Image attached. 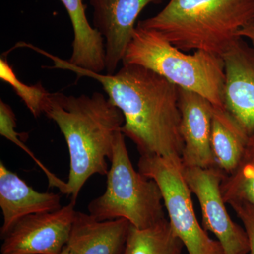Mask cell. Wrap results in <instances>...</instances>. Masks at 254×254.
Here are the masks:
<instances>
[{
	"mask_svg": "<svg viewBox=\"0 0 254 254\" xmlns=\"http://www.w3.org/2000/svg\"><path fill=\"white\" fill-rule=\"evenodd\" d=\"M38 52L53 60V68L99 82L111 103L123 113L122 133L134 143L140 155H158L182 163L184 141L178 86L138 65L123 64L118 72L103 74L73 66L45 50Z\"/></svg>",
	"mask_w": 254,
	"mask_h": 254,
	"instance_id": "1",
	"label": "cell"
},
{
	"mask_svg": "<svg viewBox=\"0 0 254 254\" xmlns=\"http://www.w3.org/2000/svg\"><path fill=\"white\" fill-rule=\"evenodd\" d=\"M43 114L57 124L67 144L70 168L63 193L76 203L90 177L108 175V160L125 118L100 93L79 96L50 93Z\"/></svg>",
	"mask_w": 254,
	"mask_h": 254,
	"instance_id": "2",
	"label": "cell"
},
{
	"mask_svg": "<svg viewBox=\"0 0 254 254\" xmlns=\"http://www.w3.org/2000/svg\"><path fill=\"white\" fill-rule=\"evenodd\" d=\"M254 20V0H170L138 26L156 32L182 51L222 57Z\"/></svg>",
	"mask_w": 254,
	"mask_h": 254,
	"instance_id": "3",
	"label": "cell"
},
{
	"mask_svg": "<svg viewBox=\"0 0 254 254\" xmlns=\"http://www.w3.org/2000/svg\"><path fill=\"white\" fill-rule=\"evenodd\" d=\"M123 64L148 68L179 88L202 95L214 106L225 108L222 57L202 50L186 54L156 32L137 26Z\"/></svg>",
	"mask_w": 254,
	"mask_h": 254,
	"instance_id": "4",
	"label": "cell"
},
{
	"mask_svg": "<svg viewBox=\"0 0 254 254\" xmlns=\"http://www.w3.org/2000/svg\"><path fill=\"white\" fill-rule=\"evenodd\" d=\"M104 193L90 202L88 212L100 221L124 218L146 229L165 218L163 195L156 182L132 165L125 135L115 139Z\"/></svg>",
	"mask_w": 254,
	"mask_h": 254,
	"instance_id": "5",
	"label": "cell"
},
{
	"mask_svg": "<svg viewBox=\"0 0 254 254\" xmlns=\"http://www.w3.org/2000/svg\"><path fill=\"white\" fill-rule=\"evenodd\" d=\"M138 170L158 185L170 226L188 254H223L218 241L208 236L197 219L182 163L158 155H141Z\"/></svg>",
	"mask_w": 254,
	"mask_h": 254,
	"instance_id": "6",
	"label": "cell"
},
{
	"mask_svg": "<svg viewBox=\"0 0 254 254\" xmlns=\"http://www.w3.org/2000/svg\"><path fill=\"white\" fill-rule=\"evenodd\" d=\"M183 173L191 193L199 202L202 227L217 237L223 254H249L245 229L233 221L222 196L220 186L225 173L218 167H183Z\"/></svg>",
	"mask_w": 254,
	"mask_h": 254,
	"instance_id": "7",
	"label": "cell"
},
{
	"mask_svg": "<svg viewBox=\"0 0 254 254\" xmlns=\"http://www.w3.org/2000/svg\"><path fill=\"white\" fill-rule=\"evenodd\" d=\"M75 205L71 201L55 211L21 219L3 237L1 254H59L69 238Z\"/></svg>",
	"mask_w": 254,
	"mask_h": 254,
	"instance_id": "8",
	"label": "cell"
},
{
	"mask_svg": "<svg viewBox=\"0 0 254 254\" xmlns=\"http://www.w3.org/2000/svg\"><path fill=\"white\" fill-rule=\"evenodd\" d=\"M163 0H90L94 28L105 38L106 73L116 72L145 6Z\"/></svg>",
	"mask_w": 254,
	"mask_h": 254,
	"instance_id": "9",
	"label": "cell"
},
{
	"mask_svg": "<svg viewBox=\"0 0 254 254\" xmlns=\"http://www.w3.org/2000/svg\"><path fill=\"white\" fill-rule=\"evenodd\" d=\"M222 58L225 109L250 135L254 131V47L240 37Z\"/></svg>",
	"mask_w": 254,
	"mask_h": 254,
	"instance_id": "10",
	"label": "cell"
},
{
	"mask_svg": "<svg viewBox=\"0 0 254 254\" xmlns=\"http://www.w3.org/2000/svg\"><path fill=\"white\" fill-rule=\"evenodd\" d=\"M181 133L184 141L183 167H217L211 148L214 105L194 92L179 88Z\"/></svg>",
	"mask_w": 254,
	"mask_h": 254,
	"instance_id": "11",
	"label": "cell"
},
{
	"mask_svg": "<svg viewBox=\"0 0 254 254\" xmlns=\"http://www.w3.org/2000/svg\"><path fill=\"white\" fill-rule=\"evenodd\" d=\"M0 207L3 215L0 234L3 238L25 217L59 210L62 208L61 195L53 192L37 191L1 161Z\"/></svg>",
	"mask_w": 254,
	"mask_h": 254,
	"instance_id": "12",
	"label": "cell"
},
{
	"mask_svg": "<svg viewBox=\"0 0 254 254\" xmlns=\"http://www.w3.org/2000/svg\"><path fill=\"white\" fill-rule=\"evenodd\" d=\"M130 226L126 219L100 221L76 211L66 246L71 254H120Z\"/></svg>",
	"mask_w": 254,
	"mask_h": 254,
	"instance_id": "13",
	"label": "cell"
},
{
	"mask_svg": "<svg viewBox=\"0 0 254 254\" xmlns=\"http://www.w3.org/2000/svg\"><path fill=\"white\" fill-rule=\"evenodd\" d=\"M60 1L67 11L74 36L68 63L88 71L103 72L105 70L104 38L90 24L83 0Z\"/></svg>",
	"mask_w": 254,
	"mask_h": 254,
	"instance_id": "14",
	"label": "cell"
},
{
	"mask_svg": "<svg viewBox=\"0 0 254 254\" xmlns=\"http://www.w3.org/2000/svg\"><path fill=\"white\" fill-rule=\"evenodd\" d=\"M250 135L225 108L214 106L211 148L217 167L231 174L245 153Z\"/></svg>",
	"mask_w": 254,
	"mask_h": 254,
	"instance_id": "15",
	"label": "cell"
},
{
	"mask_svg": "<svg viewBox=\"0 0 254 254\" xmlns=\"http://www.w3.org/2000/svg\"><path fill=\"white\" fill-rule=\"evenodd\" d=\"M183 247L168 219L165 218L146 229H138L131 225L120 254H182Z\"/></svg>",
	"mask_w": 254,
	"mask_h": 254,
	"instance_id": "16",
	"label": "cell"
},
{
	"mask_svg": "<svg viewBox=\"0 0 254 254\" xmlns=\"http://www.w3.org/2000/svg\"><path fill=\"white\" fill-rule=\"evenodd\" d=\"M220 188L226 204L232 200H245L254 205V131L238 166L225 175Z\"/></svg>",
	"mask_w": 254,
	"mask_h": 254,
	"instance_id": "17",
	"label": "cell"
},
{
	"mask_svg": "<svg viewBox=\"0 0 254 254\" xmlns=\"http://www.w3.org/2000/svg\"><path fill=\"white\" fill-rule=\"evenodd\" d=\"M0 78L12 87L16 94L22 100L34 118H38L44 113L50 93L41 83L28 85L23 83L17 77L7 60L2 57L0 59Z\"/></svg>",
	"mask_w": 254,
	"mask_h": 254,
	"instance_id": "18",
	"label": "cell"
},
{
	"mask_svg": "<svg viewBox=\"0 0 254 254\" xmlns=\"http://www.w3.org/2000/svg\"><path fill=\"white\" fill-rule=\"evenodd\" d=\"M227 204L232 207L243 224L250 247L249 254H254V205L245 200H232Z\"/></svg>",
	"mask_w": 254,
	"mask_h": 254,
	"instance_id": "19",
	"label": "cell"
},
{
	"mask_svg": "<svg viewBox=\"0 0 254 254\" xmlns=\"http://www.w3.org/2000/svg\"><path fill=\"white\" fill-rule=\"evenodd\" d=\"M239 36L250 41L254 47V20L239 32Z\"/></svg>",
	"mask_w": 254,
	"mask_h": 254,
	"instance_id": "20",
	"label": "cell"
},
{
	"mask_svg": "<svg viewBox=\"0 0 254 254\" xmlns=\"http://www.w3.org/2000/svg\"><path fill=\"white\" fill-rule=\"evenodd\" d=\"M59 254H71V252H70L69 250H68V247H65L63 249V250Z\"/></svg>",
	"mask_w": 254,
	"mask_h": 254,
	"instance_id": "21",
	"label": "cell"
}]
</instances>
